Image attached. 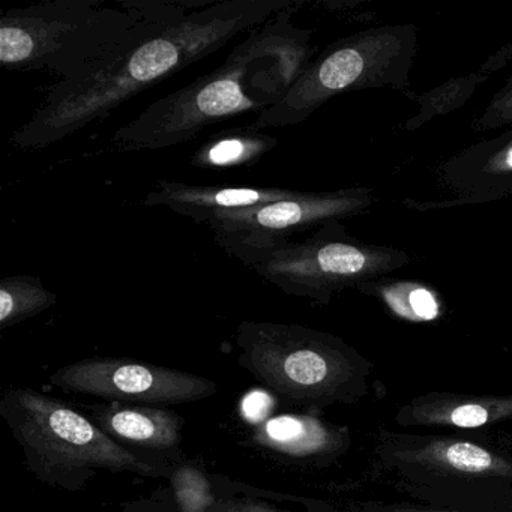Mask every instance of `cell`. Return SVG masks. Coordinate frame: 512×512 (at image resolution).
<instances>
[{
    "mask_svg": "<svg viewBox=\"0 0 512 512\" xmlns=\"http://www.w3.org/2000/svg\"><path fill=\"white\" fill-rule=\"evenodd\" d=\"M82 409L104 433L127 448L182 458L179 446L185 418L173 410L115 401L85 404Z\"/></svg>",
    "mask_w": 512,
    "mask_h": 512,
    "instance_id": "cell-11",
    "label": "cell"
},
{
    "mask_svg": "<svg viewBox=\"0 0 512 512\" xmlns=\"http://www.w3.org/2000/svg\"><path fill=\"white\" fill-rule=\"evenodd\" d=\"M238 361L281 400L325 406L346 397L356 355L334 335L292 323L244 320L236 329Z\"/></svg>",
    "mask_w": 512,
    "mask_h": 512,
    "instance_id": "cell-6",
    "label": "cell"
},
{
    "mask_svg": "<svg viewBox=\"0 0 512 512\" xmlns=\"http://www.w3.org/2000/svg\"><path fill=\"white\" fill-rule=\"evenodd\" d=\"M209 0H44L4 11L0 64L49 71L61 82L91 76L152 26Z\"/></svg>",
    "mask_w": 512,
    "mask_h": 512,
    "instance_id": "cell-3",
    "label": "cell"
},
{
    "mask_svg": "<svg viewBox=\"0 0 512 512\" xmlns=\"http://www.w3.org/2000/svg\"><path fill=\"white\" fill-rule=\"evenodd\" d=\"M418 52L412 23L386 25L349 35L326 47L308 64L286 97L257 116L254 127H293L308 121L332 98L364 89L407 92Z\"/></svg>",
    "mask_w": 512,
    "mask_h": 512,
    "instance_id": "cell-5",
    "label": "cell"
},
{
    "mask_svg": "<svg viewBox=\"0 0 512 512\" xmlns=\"http://www.w3.org/2000/svg\"><path fill=\"white\" fill-rule=\"evenodd\" d=\"M296 0H211L152 26L91 76L59 82L31 119L13 134L20 149H44L112 115L139 92L196 64L265 25Z\"/></svg>",
    "mask_w": 512,
    "mask_h": 512,
    "instance_id": "cell-1",
    "label": "cell"
},
{
    "mask_svg": "<svg viewBox=\"0 0 512 512\" xmlns=\"http://www.w3.org/2000/svg\"><path fill=\"white\" fill-rule=\"evenodd\" d=\"M205 512H287L269 505L257 497L217 496L214 505Z\"/></svg>",
    "mask_w": 512,
    "mask_h": 512,
    "instance_id": "cell-22",
    "label": "cell"
},
{
    "mask_svg": "<svg viewBox=\"0 0 512 512\" xmlns=\"http://www.w3.org/2000/svg\"><path fill=\"white\" fill-rule=\"evenodd\" d=\"M278 140L254 127H236L209 137L193 154L191 164L203 170L248 169L259 163Z\"/></svg>",
    "mask_w": 512,
    "mask_h": 512,
    "instance_id": "cell-16",
    "label": "cell"
},
{
    "mask_svg": "<svg viewBox=\"0 0 512 512\" xmlns=\"http://www.w3.org/2000/svg\"><path fill=\"white\" fill-rule=\"evenodd\" d=\"M55 388L115 403L172 406L217 394L206 377L128 358H89L65 365L49 377Z\"/></svg>",
    "mask_w": 512,
    "mask_h": 512,
    "instance_id": "cell-9",
    "label": "cell"
},
{
    "mask_svg": "<svg viewBox=\"0 0 512 512\" xmlns=\"http://www.w3.org/2000/svg\"><path fill=\"white\" fill-rule=\"evenodd\" d=\"M296 0L254 29L208 76L149 104L113 134L121 151H158L190 142L205 128L280 103L313 61V31L293 23Z\"/></svg>",
    "mask_w": 512,
    "mask_h": 512,
    "instance_id": "cell-2",
    "label": "cell"
},
{
    "mask_svg": "<svg viewBox=\"0 0 512 512\" xmlns=\"http://www.w3.org/2000/svg\"><path fill=\"white\" fill-rule=\"evenodd\" d=\"M506 125H512V76L493 95L473 127L478 131H491Z\"/></svg>",
    "mask_w": 512,
    "mask_h": 512,
    "instance_id": "cell-21",
    "label": "cell"
},
{
    "mask_svg": "<svg viewBox=\"0 0 512 512\" xmlns=\"http://www.w3.org/2000/svg\"><path fill=\"white\" fill-rule=\"evenodd\" d=\"M169 481L173 499L181 512H205L217 500L212 481L191 464H178Z\"/></svg>",
    "mask_w": 512,
    "mask_h": 512,
    "instance_id": "cell-20",
    "label": "cell"
},
{
    "mask_svg": "<svg viewBox=\"0 0 512 512\" xmlns=\"http://www.w3.org/2000/svg\"><path fill=\"white\" fill-rule=\"evenodd\" d=\"M404 460L460 475H512V464L505 458L493 454L490 449L464 440H430L407 451Z\"/></svg>",
    "mask_w": 512,
    "mask_h": 512,
    "instance_id": "cell-17",
    "label": "cell"
},
{
    "mask_svg": "<svg viewBox=\"0 0 512 512\" xmlns=\"http://www.w3.org/2000/svg\"><path fill=\"white\" fill-rule=\"evenodd\" d=\"M371 188L301 191L292 199L221 215L208 224L218 247L253 268L269 251L293 241L296 233L323 223L358 217L373 206Z\"/></svg>",
    "mask_w": 512,
    "mask_h": 512,
    "instance_id": "cell-8",
    "label": "cell"
},
{
    "mask_svg": "<svg viewBox=\"0 0 512 512\" xmlns=\"http://www.w3.org/2000/svg\"><path fill=\"white\" fill-rule=\"evenodd\" d=\"M251 440L266 451L293 460H317L337 454L347 443L346 431L311 415H280L263 419Z\"/></svg>",
    "mask_w": 512,
    "mask_h": 512,
    "instance_id": "cell-13",
    "label": "cell"
},
{
    "mask_svg": "<svg viewBox=\"0 0 512 512\" xmlns=\"http://www.w3.org/2000/svg\"><path fill=\"white\" fill-rule=\"evenodd\" d=\"M440 184L452 194L437 202L404 200L413 211L487 205L512 197V130L457 152L439 167Z\"/></svg>",
    "mask_w": 512,
    "mask_h": 512,
    "instance_id": "cell-10",
    "label": "cell"
},
{
    "mask_svg": "<svg viewBox=\"0 0 512 512\" xmlns=\"http://www.w3.org/2000/svg\"><path fill=\"white\" fill-rule=\"evenodd\" d=\"M404 250L367 244L353 238L338 220L317 227L310 238L287 241L253 266L254 271L286 295L329 304L337 293L358 289L406 268Z\"/></svg>",
    "mask_w": 512,
    "mask_h": 512,
    "instance_id": "cell-7",
    "label": "cell"
},
{
    "mask_svg": "<svg viewBox=\"0 0 512 512\" xmlns=\"http://www.w3.org/2000/svg\"><path fill=\"white\" fill-rule=\"evenodd\" d=\"M400 512H425V511H400Z\"/></svg>",
    "mask_w": 512,
    "mask_h": 512,
    "instance_id": "cell-24",
    "label": "cell"
},
{
    "mask_svg": "<svg viewBox=\"0 0 512 512\" xmlns=\"http://www.w3.org/2000/svg\"><path fill=\"white\" fill-rule=\"evenodd\" d=\"M58 295L35 275H10L0 280V329L5 331L49 310Z\"/></svg>",
    "mask_w": 512,
    "mask_h": 512,
    "instance_id": "cell-19",
    "label": "cell"
},
{
    "mask_svg": "<svg viewBox=\"0 0 512 512\" xmlns=\"http://www.w3.org/2000/svg\"><path fill=\"white\" fill-rule=\"evenodd\" d=\"M358 290L376 296L392 314L410 322H431L440 316L437 293L415 281H391L383 277L362 284Z\"/></svg>",
    "mask_w": 512,
    "mask_h": 512,
    "instance_id": "cell-18",
    "label": "cell"
},
{
    "mask_svg": "<svg viewBox=\"0 0 512 512\" xmlns=\"http://www.w3.org/2000/svg\"><path fill=\"white\" fill-rule=\"evenodd\" d=\"M397 419L404 425L479 428L512 419V397L431 395L404 407Z\"/></svg>",
    "mask_w": 512,
    "mask_h": 512,
    "instance_id": "cell-14",
    "label": "cell"
},
{
    "mask_svg": "<svg viewBox=\"0 0 512 512\" xmlns=\"http://www.w3.org/2000/svg\"><path fill=\"white\" fill-rule=\"evenodd\" d=\"M121 512H181L175 499H173L172 490H158L157 493L149 496L139 497L131 502L122 505Z\"/></svg>",
    "mask_w": 512,
    "mask_h": 512,
    "instance_id": "cell-23",
    "label": "cell"
},
{
    "mask_svg": "<svg viewBox=\"0 0 512 512\" xmlns=\"http://www.w3.org/2000/svg\"><path fill=\"white\" fill-rule=\"evenodd\" d=\"M512 59V44L503 47L500 52L494 53L488 58L481 67L467 76L454 77L448 82L436 86L425 94L413 97V101L418 104V113L412 118L407 119L403 125L404 130L413 133L419 130L422 125L433 121L434 118L449 115L455 110L461 109L467 101L475 94L476 89L481 88L491 74L502 70Z\"/></svg>",
    "mask_w": 512,
    "mask_h": 512,
    "instance_id": "cell-15",
    "label": "cell"
},
{
    "mask_svg": "<svg viewBox=\"0 0 512 512\" xmlns=\"http://www.w3.org/2000/svg\"><path fill=\"white\" fill-rule=\"evenodd\" d=\"M0 415L32 475L73 493L88 487L101 470L170 479L184 463L133 451L115 442L86 413L35 389L8 388L0 397Z\"/></svg>",
    "mask_w": 512,
    "mask_h": 512,
    "instance_id": "cell-4",
    "label": "cell"
},
{
    "mask_svg": "<svg viewBox=\"0 0 512 512\" xmlns=\"http://www.w3.org/2000/svg\"><path fill=\"white\" fill-rule=\"evenodd\" d=\"M301 191L268 187H206L184 182L160 181L143 200L145 206L169 208L175 214L209 224L221 215L247 211L292 199Z\"/></svg>",
    "mask_w": 512,
    "mask_h": 512,
    "instance_id": "cell-12",
    "label": "cell"
}]
</instances>
